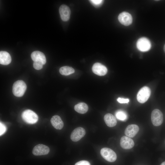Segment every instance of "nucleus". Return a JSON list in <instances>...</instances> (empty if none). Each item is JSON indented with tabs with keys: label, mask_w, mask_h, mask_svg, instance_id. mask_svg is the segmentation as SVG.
Here are the masks:
<instances>
[{
	"label": "nucleus",
	"mask_w": 165,
	"mask_h": 165,
	"mask_svg": "<svg viewBox=\"0 0 165 165\" xmlns=\"http://www.w3.org/2000/svg\"><path fill=\"white\" fill-rule=\"evenodd\" d=\"M59 12L61 18L63 21H66L69 20L71 11L68 6L64 4L61 5L59 8Z\"/></svg>",
	"instance_id": "9b49d317"
},
{
	"label": "nucleus",
	"mask_w": 165,
	"mask_h": 165,
	"mask_svg": "<svg viewBox=\"0 0 165 165\" xmlns=\"http://www.w3.org/2000/svg\"><path fill=\"white\" fill-rule=\"evenodd\" d=\"M134 145L133 140L127 136H123L120 139V145L123 149H130L132 148Z\"/></svg>",
	"instance_id": "ddd939ff"
},
{
	"label": "nucleus",
	"mask_w": 165,
	"mask_h": 165,
	"mask_svg": "<svg viewBox=\"0 0 165 165\" xmlns=\"http://www.w3.org/2000/svg\"><path fill=\"white\" fill-rule=\"evenodd\" d=\"M100 153L101 156L105 160L109 162H114L116 160L117 155L116 153L110 148H102L101 150Z\"/></svg>",
	"instance_id": "20e7f679"
},
{
	"label": "nucleus",
	"mask_w": 165,
	"mask_h": 165,
	"mask_svg": "<svg viewBox=\"0 0 165 165\" xmlns=\"http://www.w3.org/2000/svg\"><path fill=\"white\" fill-rule=\"evenodd\" d=\"M136 46L139 50L142 52H145L150 50L151 45L150 41L147 38L142 37L138 40Z\"/></svg>",
	"instance_id": "423d86ee"
},
{
	"label": "nucleus",
	"mask_w": 165,
	"mask_h": 165,
	"mask_svg": "<svg viewBox=\"0 0 165 165\" xmlns=\"http://www.w3.org/2000/svg\"><path fill=\"white\" fill-rule=\"evenodd\" d=\"M85 134V130L83 128L80 127H77L72 132L71 139L73 141H77L83 137Z\"/></svg>",
	"instance_id": "6e6552de"
},
{
	"label": "nucleus",
	"mask_w": 165,
	"mask_h": 165,
	"mask_svg": "<svg viewBox=\"0 0 165 165\" xmlns=\"http://www.w3.org/2000/svg\"><path fill=\"white\" fill-rule=\"evenodd\" d=\"M52 125L57 130L61 129L64 126V123L61 117L58 115L53 116L51 119Z\"/></svg>",
	"instance_id": "2eb2a0df"
},
{
	"label": "nucleus",
	"mask_w": 165,
	"mask_h": 165,
	"mask_svg": "<svg viewBox=\"0 0 165 165\" xmlns=\"http://www.w3.org/2000/svg\"><path fill=\"white\" fill-rule=\"evenodd\" d=\"M6 130V128L4 124L2 122L0 123V135L1 136L4 134Z\"/></svg>",
	"instance_id": "4be33fe9"
},
{
	"label": "nucleus",
	"mask_w": 165,
	"mask_h": 165,
	"mask_svg": "<svg viewBox=\"0 0 165 165\" xmlns=\"http://www.w3.org/2000/svg\"><path fill=\"white\" fill-rule=\"evenodd\" d=\"M88 107L87 105L83 102H80L75 105L74 106V109L77 112L80 114H84L88 110Z\"/></svg>",
	"instance_id": "a211bd4d"
},
{
	"label": "nucleus",
	"mask_w": 165,
	"mask_h": 165,
	"mask_svg": "<svg viewBox=\"0 0 165 165\" xmlns=\"http://www.w3.org/2000/svg\"><path fill=\"white\" fill-rule=\"evenodd\" d=\"M92 71L95 74L101 76L105 75L108 71L107 68L99 63H96L94 64L92 67Z\"/></svg>",
	"instance_id": "9d476101"
},
{
	"label": "nucleus",
	"mask_w": 165,
	"mask_h": 165,
	"mask_svg": "<svg viewBox=\"0 0 165 165\" xmlns=\"http://www.w3.org/2000/svg\"><path fill=\"white\" fill-rule=\"evenodd\" d=\"M151 119L152 122L154 126H159L163 122V114L160 110L155 109L152 112Z\"/></svg>",
	"instance_id": "39448f33"
},
{
	"label": "nucleus",
	"mask_w": 165,
	"mask_h": 165,
	"mask_svg": "<svg viewBox=\"0 0 165 165\" xmlns=\"http://www.w3.org/2000/svg\"><path fill=\"white\" fill-rule=\"evenodd\" d=\"M117 101L120 103H128L129 101V100L128 99H124L120 97H119L117 99Z\"/></svg>",
	"instance_id": "393cba45"
},
{
	"label": "nucleus",
	"mask_w": 165,
	"mask_h": 165,
	"mask_svg": "<svg viewBox=\"0 0 165 165\" xmlns=\"http://www.w3.org/2000/svg\"><path fill=\"white\" fill-rule=\"evenodd\" d=\"M21 116L24 121L29 124L35 123L38 120V116L37 114L30 109L26 110L23 111Z\"/></svg>",
	"instance_id": "f03ea898"
},
{
	"label": "nucleus",
	"mask_w": 165,
	"mask_h": 165,
	"mask_svg": "<svg viewBox=\"0 0 165 165\" xmlns=\"http://www.w3.org/2000/svg\"><path fill=\"white\" fill-rule=\"evenodd\" d=\"M138 126L136 124H130L128 125L126 128L125 130V135L129 137L133 138L138 133L139 131Z\"/></svg>",
	"instance_id": "4468645a"
},
{
	"label": "nucleus",
	"mask_w": 165,
	"mask_h": 165,
	"mask_svg": "<svg viewBox=\"0 0 165 165\" xmlns=\"http://www.w3.org/2000/svg\"><path fill=\"white\" fill-rule=\"evenodd\" d=\"M90 2L95 6H99L101 4L103 1L101 0H90Z\"/></svg>",
	"instance_id": "b1692460"
},
{
	"label": "nucleus",
	"mask_w": 165,
	"mask_h": 165,
	"mask_svg": "<svg viewBox=\"0 0 165 165\" xmlns=\"http://www.w3.org/2000/svg\"><path fill=\"white\" fill-rule=\"evenodd\" d=\"M150 89L148 86H145L141 88L138 93L137 98L138 102L143 103L149 98L151 94Z\"/></svg>",
	"instance_id": "7ed1b4c3"
},
{
	"label": "nucleus",
	"mask_w": 165,
	"mask_h": 165,
	"mask_svg": "<svg viewBox=\"0 0 165 165\" xmlns=\"http://www.w3.org/2000/svg\"><path fill=\"white\" fill-rule=\"evenodd\" d=\"M11 61V58L10 54L6 51L0 52V63L3 65H7Z\"/></svg>",
	"instance_id": "dca6fc26"
},
{
	"label": "nucleus",
	"mask_w": 165,
	"mask_h": 165,
	"mask_svg": "<svg viewBox=\"0 0 165 165\" xmlns=\"http://www.w3.org/2000/svg\"><path fill=\"white\" fill-rule=\"evenodd\" d=\"M118 20L121 24L127 26L132 24L133 18L130 13L126 12H123L119 15Z\"/></svg>",
	"instance_id": "0eeeda50"
},
{
	"label": "nucleus",
	"mask_w": 165,
	"mask_h": 165,
	"mask_svg": "<svg viewBox=\"0 0 165 165\" xmlns=\"http://www.w3.org/2000/svg\"><path fill=\"white\" fill-rule=\"evenodd\" d=\"M75 71L73 68L68 66L62 67L59 69V72L61 74L64 75H70L74 73Z\"/></svg>",
	"instance_id": "6ab92c4d"
},
{
	"label": "nucleus",
	"mask_w": 165,
	"mask_h": 165,
	"mask_svg": "<svg viewBox=\"0 0 165 165\" xmlns=\"http://www.w3.org/2000/svg\"><path fill=\"white\" fill-rule=\"evenodd\" d=\"M43 64L41 63L34 62L33 66L35 69L37 70H40L43 68Z\"/></svg>",
	"instance_id": "412c9836"
},
{
	"label": "nucleus",
	"mask_w": 165,
	"mask_h": 165,
	"mask_svg": "<svg viewBox=\"0 0 165 165\" xmlns=\"http://www.w3.org/2000/svg\"><path fill=\"white\" fill-rule=\"evenodd\" d=\"M49 147L44 145L39 144L36 145L32 150V153L35 156L47 154L50 151Z\"/></svg>",
	"instance_id": "1a4fd4ad"
},
{
	"label": "nucleus",
	"mask_w": 165,
	"mask_h": 165,
	"mask_svg": "<svg viewBox=\"0 0 165 165\" xmlns=\"http://www.w3.org/2000/svg\"><path fill=\"white\" fill-rule=\"evenodd\" d=\"M104 119L106 124L109 127H114L117 124L116 117L111 114L107 113L105 114L104 117Z\"/></svg>",
	"instance_id": "f3484780"
},
{
	"label": "nucleus",
	"mask_w": 165,
	"mask_h": 165,
	"mask_svg": "<svg viewBox=\"0 0 165 165\" xmlns=\"http://www.w3.org/2000/svg\"><path fill=\"white\" fill-rule=\"evenodd\" d=\"M163 50L164 51L165 53V44L164 45V47H163Z\"/></svg>",
	"instance_id": "bb28decb"
},
{
	"label": "nucleus",
	"mask_w": 165,
	"mask_h": 165,
	"mask_svg": "<svg viewBox=\"0 0 165 165\" xmlns=\"http://www.w3.org/2000/svg\"><path fill=\"white\" fill-rule=\"evenodd\" d=\"M31 57L34 62L41 63L43 65L46 62V59L44 54L42 52L35 51L33 52L31 54Z\"/></svg>",
	"instance_id": "f8f14e48"
},
{
	"label": "nucleus",
	"mask_w": 165,
	"mask_h": 165,
	"mask_svg": "<svg viewBox=\"0 0 165 165\" xmlns=\"http://www.w3.org/2000/svg\"><path fill=\"white\" fill-rule=\"evenodd\" d=\"M116 118L119 120L124 121L127 119V113L122 110L117 111L115 113Z\"/></svg>",
	"instance_id": "aec40b11"
},
{
	"label": "nucleus",
	"mask_w": 165,
	"mask_h": 165,
	"mask_svg": "<svg viewBox=\"0 0 165 165\" xmlns=\"http://www.w3.org/2000/svg\"><path fill=\"white\" fill-rule=\"evenodd\" d=\"M75 165H90V164L87 161L82 160L76 163Z\"/></svg>",
	"instance_id": "5701e85b"
},
{
	"label": "nucleus",
	"mask_w": 165,
	"mask_h": 165,
	"mask_svg": "<svg viewBox=\"0 0 165 165\" xmlns=\"http://www.w3.org/2000/svg\"><path fill=\"white\" fill-rule=\"evenodd\" d=\"M160 165H165V161L163 162Z\"/></svg>",
	"instance_id": "a878e982"
},
{
	"label": "nucleus",
	"mask_w": 165,
	"mask_h": 165,
	"mask_svg": "<svg viewBox=\"0 0 165 165\" xmlns=\"http://www.w3.org/2000/svg\"><path fill=\"white\" fill-rule=\"evenodd\" d=\"M27 89V85L25 82L21 80L15 82L13 86V95L17 97L22 96Z\"/></svg>",
	"instance_id": "f257e3e1"
}]
</instances>
